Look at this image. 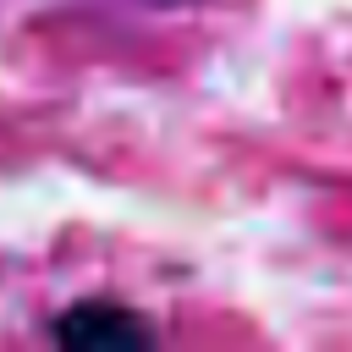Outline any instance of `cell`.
I'll list each match as a JSON object with an SVG mask.
<instances>
[{
    "label": "cell",
    "instance_id": "cell-2",
    "mask_svg": "<svg viewBox=\"0 0 352 352\" xmlns=\"http://www.w3.org/2000/svg\"><path fill=\"white\" fill-rule=\"evenodd\" d=\"M143 6H198V0H143Z\"/></svg>",
    "mask_w": 352,
    "mask_h": 352
},
{
    "label": "cell",
    "instance_id": "cell-1",
    "mask_svg": "<svg viewBox=\"0 0 352 352\" xmlns=\"http://www.w3.org/2000/svg\"><path fill=\"white\" fill-rule=\"evenodd\" d=\"M50 341L72 352H121V346H154L160 330L121 297H77L50 319Z\"/></svg>",
    "mask_w": 352,
    "mask_h": 352
}]
</instances>
